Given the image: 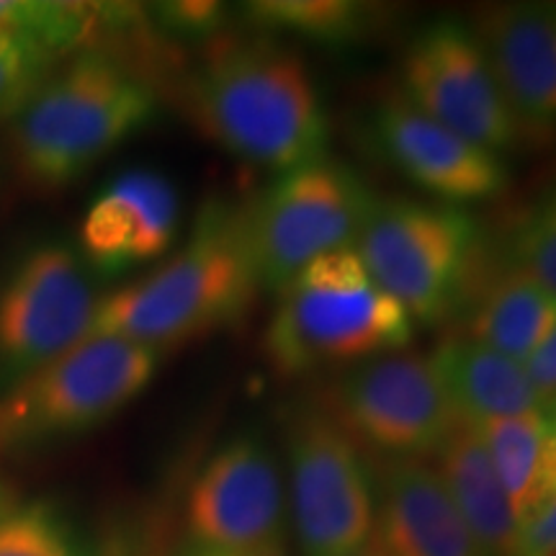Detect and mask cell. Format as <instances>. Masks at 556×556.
I'll list each match as a JSON object with an SVG mask.
<instances>
[{
	"instance_id": "obj_1",
	"label": "cell",
	"mask_w": 556,
	"mask_h": 556,
	"mask_svg": "<svg viewBox=\"0 0 556 556\" xmlns=\"http://www.w3.org/2000/svg\"><path fill=\"white\" fill-rule=\"evenodd\" d=\"M180 103L208 142L278 176L328 157V111L307 62L263 34L214 41Z\"/></svg>"
},
{
	"instance_id": "obj_2",
	"label": "cell",
	"mask_w": 556,
	"mask_h": 556,
	"mask_svg": "<svg viewBox=\"0 0 556 556\" xmlns=\"http://www.w3.org/2000/svg\"><path fill=\"white\" fill-rule=\"evenodd\" d=\"M258 291L242 206L208 199L178 253L150 276L101 296L90 336H119L163 351L232 328Z\"/></svg>"
},
{
	"instance_id": "obj_3",
	"label": "cell",
	"mask_w": 556,
	"mask_h": 556,
	"mask_svg": "<svg viewBox=\"0 0 556 556\" xmlns=\"http://www.w3.org/2000/svg\"><path fill=\"white\" fill-rule=\"evenodd\" d=\"M152 83L111 50L52 70L11 119V155L34 189H65L157 116Z\"/></svg>"
},
{
	"instance_id": "obj_4",
	"label": "cell",
	"mask_w": 556,
	"mask_h": 556,
	"mask_svg": "<svg viewBox=\"0 0 556 556\" xmlns=\"http://www.w3.org/2000/svg\"><path fill=\"white\" fill-rule=\"evenodd\" d=\"M276 294L263 353L283 379L351 368L413 340V317L368 276L353 248L307 263Z\"/></svg>"
},
{
	"instance_id": "obj_5",
	"label": "cell",
	"mask_w": 556,
	"mask_h": 556,
	"mask_svg": "<svg viewBox=\"0 0 556 556\" xmlns=\"http://www.w3.org/2000/svg\"><path fill=\"white\" fill-rule=\"evenodd\" d=\"M353 250L368 276L426 325L456 317L482 266V229L464 208L374 199Z\"/></svg>"
},
{
	"instance_id": "obj_6",
	"label": "cell",
	"mask_w": 556,
	"mask_h": 556,
	"mask_svg": "<svg viewBox=\"0 0 556 556\" xmlns=\"http://www.w3.org/2000/svg\"><path fill=\"white\" fill-rule=\"evenodd\" d=\"M157 348L90 336L0 394V448L41 446L103 426L160 368Z\"/></svg>"
},
{
	"instance_id": "obj_7",
	"label": "cell",
	"mask_w": 556,
	"mask_h": 556,
	"mask_svg": "<svg viewBox=\"0 0 556 556\" xmlns=\"http://www.w3.org/2000/svg\"><path fill=\"white\" fill-rule=\"evenodd\" d=\"M374 199L356 173L330 157L278 176L242 206L261 289H283L307 263L351 248Z\"/></svg>"
},
{
	"instance_id": "obj_8",
	"label": "cell",
	"mask_w": 556,
	"mask_h": 556,
	"mask_svg": "<svg viewBox=\"0 0 556 556\" xmlns=\"http://www.w3.org/2000/svg\"><path fill=\"white\" fill-rule=\"evenodd\" d=\"M101 296L78 248L37 240L0 278V394L90 338Z\"/></svg>"
},
{
	"instance_id": "obj_9",
	"label": "cell",
	"mask_w": 556,
	"mask_h": 556,
	"mask_svg": "<svg viewBox=\"0 0 556 556\" xmlns=\"http://www.w3.org/2000/svg\"><path fill=\"white\" fill-rule=\"evenodd\" d=\"M291 513L304 556H348L377 528L374 467L323 407L287 417Z\"/></svg>"
},
{
	"instance_id": "obj_10",
	"label": "cell",
	"mask_w": 556,
	"mask_h": 556,
	"mask_svg": "<svg viewBox=\"0 0 556 556\" xmlns=\"http://www.w3.org/2000/svg\"><path fill=\"white\" fill-rule=\"evenodd\" d=\"M319 407L381 458L435 456L462 426L430 356L407 351L345 368Z\"/></svg>"
},
{
	"instance_id": "obj_11",
	"label": "cell",
	"mask_w": 556,
	"mask_h": 556,
	"mask_svg": "<svg viewBox=\"0 0 556 556\" xmlns=\"http://www.w3.org/2000/svg\"><path fill=\"white\" fill-rule=\"evenodd\" d=\"M402 96L495 155L523 144L482 45L471 26L454 18L433 21L409 39L402 54Z\"/></svg>"
},
{
	"instance_id": "obj_12",
	"label": "cell",
	"mask_w": 556,
	"mask_h": 556,
	"mask_svg": "<svg viewBox=\"0 0 556 556\" xmlns=\"http://www.w3.org/2000/svg\"><path fill=\"white\" fill-rule=\"evenodd\" d=\"M184 526L197 554L283 544V482L263 438L235 435L206 458L186 495Z\"/></svg>"
},
{
	"instance_id": "obj_13",
	"label": "cell",
	"mask_w": 556,
	"mask_h": 556,
	"mask_svg": "<svg viewBox=\"0 0 556 556\" xmlns=\"http://www.w3.org/2000/svg\"><path fill=\"white\" fill-rule=\"evenodd\" d=\"M371 137L400 176L451 206L495 199L510 184L503 157L458 137L402 93L374 111Z\"/></svg>"
},
{
	"instance_id": "obj_14",
	"label": "cell",
	"mask_w": 556,
	"mask_h": 556,
	"mask_svg": "<svg viewBox=\"0 0 556 556\" xmlns=\"http://www.w3.org/2000/svg\"><path fill=\"white\" fill-rule=\"evenodd\" d=\"M180 227V199L163 173L135 168L109 180L83 214L78 253L90 274L122 276L163 258Z\"/></svg>"
},
{
	"instance_id": "obj_15",
	"label": "cell",
	"mask_w": 556,
	"mask_h": 556,
	"mask_svg": "<svg viewBox=\"0 0 556 556\" xmlns=\"http://www.w3.org/2000/svg\"><path fill=\"white\" fill-rule=\"evenodd\" d=\"M471 31L523 139L556 131V5H486L477 13Z\"/></svg>"
},
{
	"instance_id": "obj_16",
	"label": "cell",
	"mask_w": 556,
	"mask_h": 556,
	"mask_svg": "<svg viewBox=\"0 0 556 556\" xmlns=\"http://www.w3.org/2000/svg\"><path fill=\"white\" fill-rule=\"evenodd\" d=\"M377 539L389 556H486L426 458H381Z\"/></svg>"
},
{
	"instance_id": "obj_17",
	"label": "cell",
	"mask_w": 556,
	"mask_h": 556,
	"mask_svg": "<svg viewBox=\"0 0 556 556\" xmlns=\"http://www.w3.org/2000/svg\"><path fill=\"white\" fill-rule=\"evenodd\" d=\"M458 317L462 338L526 364L556 328V299L533 278L500 261L497 266L479 268Z\"/></svg>"
},
{
	"instance_id": "obj_18",
	"label": "cell",
	"mask_w": 556,
	"mask_h": 556,
	"mask_svg": "<svg viewBox=\"0 0 556 556\" xmlns=\"http://www.w3.org/2000/svg\"><path fill=\"white\" fill-rule=\"evenodd\" d=\"M458 422L482 428L492 420L541 409L526 366L477 340L448 338L430 356Z\"/></svg>"
},
{
	"instance_id": "obj_19",
	"label": "cell",
	"mask_w": 556,
	"mask_h": 556,
	"mask_svg": "<svg viewBox=\"0 0 556 556\" xmlns=\"http://www.w3.org/2000/svg\"><path fill=\"white\" fill-rule=\"evenodd\" d=\"M148 9L127 3H60V0H0V39L37 47L67 60L83 50H103L148 24Z\"/></svg>"
},
{
	"instance_id": "obj_20",
	"label": "cell",
	"mask_w": 556,
	"mask_h": 556,
	"mask_svg": "<svg viewBox=\"0 0 556 556\" xmlns=\"http://www.w3.org/2000/svg\"><path fill=\"white\" fill-rule=\"evenodd\" d=\"M438 475L486 556H513L518 518L477 428L458 426L435 454Z\"/></svg>"
},
{
	"instance_id": "obj_21",
	"label": "cell",
	"mask_w": 556,
	"mask_h": 556,
	"mask_svg": "<svg viewBox=\"0 0 556 556\" xmlns=\"http://www.w3.org/2000/svg\"><path fill=\"white\" fill-rule=\"evenodd\" d=\"M477 430L520 523L556 495V430L544 407L492 420Z\"/></svg>"
},
{
	"instance_id": "obj_22",
	"label": "cell",
	"mask_w": 556,
	"mask_h": 556,
	"mask_svg": "<svg viewBox=\"0 0 556 556\" xmlns=\"http://www.w3.org/2000/svg\"><path fill=\"white\" fill-rule=\"evenodd\" d=\"M240 13L263 37L294 34L328 47L356 45L377 21L374 5L353 0H255Z\"/></svg>"
},
{
	"instance_id": "obj_23",
	"label": "cell",
	"mask_w": 556,
	"mask_h": 556,
	"mask_svg": "<svg viewBox=\"0 0 556 556\" xmlns=\"http://www.w3.org/2000/svg\"><path fill=\"white\" fill-rule=\"evenodd\" d=\"M0 556H90L80 533L62 510L34 503L5 505L0 510Z\"/></svg>"
},
{
	"instance_id": "obj_24",
	"label": "cell",
	"mask_w": 556,
	"mask_h": 556,
	"mask_svg": "<svg viewBox=\"0 0 556 556\" xmlns=\"http://www.w3.org/2000/svg\"><path fill=\"white\" fill-rule=\"evenodd\" d=\"M503 261L556 299V189L526 208L507 235Z\"/></svg>"
},
{
	"instance_id": "obj_25",
	"label": "cell",
	"mask_w": 556,
	"mask_h": 556,
	"mask_svg": "<svg viewBox=\"0 0 556 556\" xmlns=\"http://www.w3.org/2000/svg\"><path fill=\"white\" fill-rule=\"evenodd\" d=\"M60 62L37 47L0 39V119H13Z\"/></svg>"
},
{
	"instance_id": "obj_26",
	"label": "cell",
	"mask_w": 556,
	"mask_h": 556,
	"mask_svg": "<svg viewBox=\"0 0 556 556\" xmlns=\"http://www.w3.org/2000/svg\"><path fill=\"white\" fill-rule=\"evenodd\" d=\"M152 29L163 37L186 41H208L227 29L229 9L212 0H186V3L148 5Z\"/></svg>"
},
{
	"instance_id": "obj_27",
	"label": "cell",
	"mask_w": 556,
	"mask_h": 556,
	"mask_svg": "<svg viewBox=\"0 0 556 556\" xmlns=\"http://www.w3.org/2000/svg\"><path fill=\"white\" fill-rule=\"evenodd\" d=\"M513 556H556V495L520 520Z\"/></svg>"
},
{
	"instance_id": "obj_28",
	"label": "cell",
	"mask_w": 556,
	"mask_h": 556,
	"mask_svg": "<svg viewBox=\"0 0 556 556\" xmlns=\"http://www.w3.org/2000/svg\"><path fill=\"white\" fill-rule=\"evenodd\" d=\"M523 366L533 389H536L541 405H544L546 400H552L556 394V328L552 330V336L536 348V353H533Z\"/></svg>"
},
{
	"instance_id": "obj_29",
	"label": "cell",
	"mask_w": 556,
	"mask_h": 556,
	"mask_svg": "<svg viewBox=\"0 0 556 556\" xmlns=\"http://www.w3.org/2000/svg\"><path fill=\"white\" fill-rule=\"evenodd\" d=\"M193 556H289L287 546L274 544L263 548H250V552H229V554H193Z\"/></svg>"
},
{
	"instance_id": "obj_30",
	"label": "cell",
	"mask_w": 556,
	"mask_h": 556,
	"mask_svg": "<svg viewBox=\"0 0 556 556\" xmlns=\"http://www.w3.org/2000/svg\"><path fill=\"white\" fill-rule=\"evenodd\" d=\"M348 556H389V552H387L384 546H381V541L377 539V533H374V536L368 539L364 546H358L356 552L348 554Z\"/></svg>"
},
{
	"instance_id": "obj_31",
	"label": "cell",
	"mask_w": 556,
	"mask_h": 556,
	"mask_svg": "<svg viewBox=\"0 0 556 556\" xmlns=\"http://www.w3.org/2000/svg\"><path fill=\"white\" fill-rule=\"evenodd\" d=\"M544 413H546V417H548V422H552L554 430H556V394H554L552 400L544 402Z\"/></svg>"
},
{
	"instance_id": "obj_32",
	"label": "cell",
	"mask_w": 556,
	"mask_h": 556,
	"mask_svg": "<svg viewBox=\"0 0 556 556\" xmlns=\"http://www.w3.org/2000/svg\"><path fill=\"white\" fill-rule=\"evenodd\" d=\"M5 505H9V503H5V492H3V484H0V510H3Z\"/></svg>"
}]
</instances>
